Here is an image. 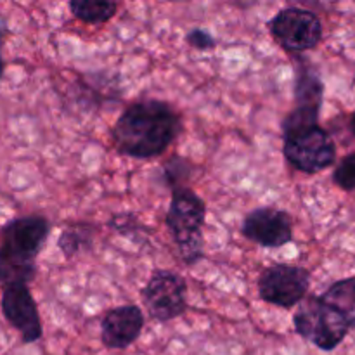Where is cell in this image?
<instances>
[{
  "mask_svg": "<svg viewBox=\"0 0 355 355\" xmlns=\"http://www.w3.org/2000/svg\"><path fill=\"white\" fill-rule=\"evenodd\" d=\"M324 83L312 66H302L297 69V83H295V101L297 107H314L321 110Z\"/></svg>",
  "mask_w": 355,
  "mask_h": 355,
  "instance_id": "7c38bea8",
  "label": "cell"
},
{
  "mask_svg": "<svg viewBox=\"0 0 355 355\" xmlns=\"http://www.w3.org/2000/svg\"><path fill=\"white\" fill-rule=\"evenodd\" d=\"M187 284L180 274L172 270H158L149 277L142 290V300L153 319L168 322L179 318L187 309Z\"/></svg>",
  "mask_w": 355,
  "mask_h": 355,
  "instance_id": "ba28073f",
  "label": "cell"
},
{
  "mask_svg": "<svg viewBox=\"0 0 355 355\" xmlns=\"http://www.w3.org/2000/svg\"><path fill=\"white\" fill-rule=\"evenodd\" d=\"M311 288V272L304 267L276 263L262 272L259 279V295L263 302L281 309L300 304Z\"/></svg>",
  "mask_w": 355,
  "mask_h": 355,
  "instance_id": "52a82bcc",
  "label": "cell"
},
{
  "mask_svg": "<svg viewBox=\"0 0 355 355\" xmlns=\"http://www.w3.org/2000/svg\"><path fill=\"white\" fill-rule=\"evenodd\" d=\"M350 130H352V134L355 135V111H354L352 118H350Z\"/></svg>",
  "mask_w": 355,
  "mask_h": 355,
  "instance_id": "ffe728a7",
  "label": "cell"
},
{
  "mask_svg": "<svg viewBox=\"0 0 355 355\" xmlns=\"http://www.w3.org/2000/svg\"><path fill=\"white\" fill-rule=\"evenodd\" d=\"M85 225H78V227H69L61 232L58 239V246L66 257H73L75 253L80 252L83 245H89V232H85Z\"/></svg>",
  "mask_w": 355,
  "mask_h": 355,
  "instance_id": "9a60e30c",
  "label": "cell"
},
{
  "mask_svg": "<svg viewBox=\"0 0 355 355\" xmlns=\"http://www.w3.org/2000/svg\"><path fill=\"white\" fill-rule=\"evenodd\" d=\"M2 35H3V28L0 26V49H2ZM2 73H3V59H2V54H0V78H2Z\"/></svg>",
  "mask_w": 355,
  "mask_h": 355,
  "instance_id": "d6986e66",
  "label": "cell"
},
{
  "mask_svg": "<svg viewBox=\"0 0 355 355\" xmlns=\"http://www.w3.org/2000/svg\"><path fill=\"white\" fill-rule=\"evenodd\" d=\"M191 173V165L182 158H172L165 165V179L173 189H179L184 187L182 182H186V179H189Z\"/></svg>",
  "mask_w": 355,
  "mask_h": 355,
  "instance_id": "e0dca14e",
  "label": "cell"
},
{
  "mask_svg": "<svg viewBox=\"0 0 355 355\" xmlns=\"http://www.w3.org/2000/svg\"><path fill=\"white\" fill-rule=\"evenodd\" d=\"M321 300L335 309L345 319L350 329H355V277L333 283L321 295Z\"/></svg>",
  "mask_w": 355,
  "mask_h": 355,
  "instance_id": "4fadbf2b",
  "label": "cell"
},
{
  "mask_svg": "<svg viewBox=\"0 0 355 355\" xmlns=\"http://www.w3.org/2000/svg\"><path fill=\"white\" fill-rule=\"evenodd\" d=\"M246 239L263 248H281L293 239V222L276 207H260L250 211L241 225Z\"/></svg>",
  "mask_w": 355,
  "mask_h": 355,
  "instance_id": "9c48e42d",
  "label": "cell"
},
{
  "mask_svg": "<svg viewBox=\"0 0 355 355\" xmlns=\"http://www.w3.org/2000/svg\"><path fill=\"white\" fill-rule=\"evenodd\" d=\"M2 314L7 322L21 333L24 343H35L42 338L40 314L26 284L3 288Z\"/></svg>",
  "mask_w": 355,
  "mask_h": 355,
  "instance_id": "30bf717a",
  "label": "cell"
},
{
  "mask_svg": "<svg viewBox=\"0 0 355 355\" xmlns=\"http://www.w3.org/2000/svg\"><path fill=\"white\" fill-rule=\"evenodd\" d=\"M144 314L137 305H121L111 309L101 321V342L106 349L123 350L141 336Z\"/></svg>",
  "mask_w": 355,
  "mask_h": 355,
  "instance_id": "8fae6325",
  "label": "cell"
},
{
  "mask_svg": "<svg viewBox=\"0 0 355 355\" xmlns=\"http://www.w3.org/2000/svg\"><path fill=\"white\" fill-rule=\"evenodd\" d=\"M284 158L305 173H318L335 163L336 146L324 128L312 127L297 134L284 135Z\"/></svg>",
  "mask_w": 355,
  "mask_h": 355,
  "instance_id": "5b68a950",
  "label": "cell"
},
{
  "mask_svg": "<svg viewBox=\"0 0 355 355\" xmlns=\"http://www.w3.org/2000/svg\"><path fill=\"white\" fill-rule=\"evenodd\" d=\"M186 42L191 45V47L198 49V51H208V49L215 47V38L208 33L203 28H194L189 33L186 35Z\"/></svg>",
  "mask_w": 355,
  "mask_h": 355,
  "instance_id": "ac0fdd59",
  "label": "cell"
},
{
  "mask_svg": "<svg viewBox=\"0 0 355 355\" xmlns=\"http://www.w3.org/2000/svg\"><path fill=\"white\" fill-rule=\"evenodd\" d=\"M293 324L302 338L324 352L335 350L350 331L345 319L335 309L324 304L321 297H309L302 302L295 312Z\"/></svg>",
  "mask_w": 355,
  "mask_h": 355,
  "instance_id": "277c9868",
  "label": "cell"
},
{
  "mask_svg": "<svg viewBox=\"0 0 355 355\" xmlns=\"http://www.w3.org/2000/svg\"><path fill=\"white\" fill-rule=\"evenodd\" d=\"M333 180L343 191H355V153L347 155L333 172Z\"/></svg>",
  "mask_w": 355,
  "mask_h": 355,
  "instance_id": "2e32d148",
  "label": "cell"
},
{
  "mask_svg": "<svg viewBox=\"0 0 355 355\" xmlns=\"http://www.w3.org/2000/svg\"><path fill=\"white\" fill-rule=\"evenodd\" d=\"M68 6L73 16L87 24L107 23L118 10V3L107 0H73Z\"/></svg>",
  "mask_w": 355,
  "mask_h": 355,
  "instance_id": "5bb4252c",
  "label": "cell"
},
{
  "mask_svg": "<svg viewBox=\"0 0 355 355\" xmlns=\"http://www.w3.org/2000/svg\"><path fill=\"white\" fill-rule=\"evenodd\" d=\"M270 35L290 52L314 49L322 38V24L318 14L302 7H286L269 23Z\"/></svg>",
  "mask_w": 355,
  "mask_h": 355,
  "instance_id": "8992f818",
  "label": "cell"
},
{
  "mask_svg": "<svg viewBox=\"0 0 355 355\" xmlns=\"http://www.w3.org/2000/svg\"><path fill=\"white\" fill-rule=\"evenodd\" d=\"M47 218L40 215L19 217L0 231V284L3 288L26 284L37 274L35 259L47 241Z\"/></svg>",
  "mask_w": 355,
  "mask_h": 355,
  "instance_id": "7a4b0ae2",
  "label": "cell"
},
{
  "mask_svg": "<svg viewBox=\"0 0 355 355\" xmlns=\"http://www.w3.org/2000/svg\"><path fill=\"white\" fill-rule=\"evenodd\" d=\"M165 220L180 259L189 266L203 259V225L207 220V205L193 189H173Z\"/></svg>",
  "mask_w": 355,
  "mask_h": 355,
  "instance_id": "3957f363",
  "label": "cell"
},
{
  "mask_svg": "<svg viewBox=\"0 0 355 355\" xmlns=\"http://www.w3.org/2000/svg\"><path fill=\"white\" fill-rule=\"evenodd\" d=\"M179 134V114L168 104L156 99L139 101L128 106L113 127L118 151L137 159L163 155Z\"/></svg>",
  "mask_w": 355,
  "mask_h": 355,
  "instance_id": "6da1fadb",
  "label": "cell"
}]
</instances>
